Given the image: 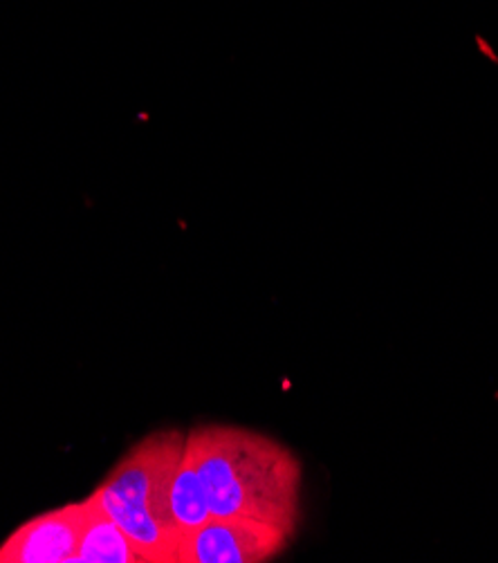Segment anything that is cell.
Listing matches in <instances>:
<instances>
[{"label": "cell", "instance_id": "1", "mask_svg": "<svg viewBox=\"0 0 498 563\" xmlns=\"http://www.w3.org/2000/svg\"><path fill=\"white\" fill-rule=\"evenodd\" d=\"M211 517L254 519L297 534L303 467L281 442L252 429L204 424L187 433Z\"/></svg>", "mask_w": 498, "mask_h": 563}, {"label": "cell", "instance_id": "2", "mask_svg": "<svg viewBox=\"0 0 498 563\" xmlns=\"http://www.w3.org/2000/svg\"><path fill=\"white\" fill-rule=\"evenodd\" d=\"M187 449V433L153 431L140 440L106 481L95 500L131 539L146 563H176L182 534L171 517V483Z\"/></svg>", "mask_w": 498, "mask_h": 563}, {"label": "cell", "instance_id": "3", "mask_svg": "<svg viewBox=\"0 0 498 563\" xmlns=\"http://www.w3.org/2000/svg\"><path fill=\"white\" fill-rule=\"evenodd\" d=\"M295 537L254 519H215L185 534L176 563H263L279 556Z\"/></svg>", "mask_w": 498, "mask_h": 563}, {"label": "cell", "instance_id": "4", "mask_svg": "<svg viewBox=\"0 0 498 563\" xmlns=\"http://www.w3.org/2000/svg\"><path fill=\"white\" fill-rule=\"evenodd\" d=\"M84 523V500L47 510L0 545V563H73Z\"/></svg>", "mask_w": 498, "mask_h": 563}, {"label": "cell", "instance_id": "5", "mask_svg": "<svg viewBox=\"0 0 498 563\" xmlns=\"http://www.w3.org/2000/svg\"><path fill=\"white\" fill-rule=\"evenodd\" d=\"M73 563H146L126 532L106 515L90 494L84 500V523Z\"/></svg>", "mask_w": 498, "mask_h": 563}, {"label": "cell", "instance_id": "6", "mask_svg": "<svg viewBox=\"0 0 498 563\" xmlns=\"http://www.w3.org/2000/svg\"><path fill=\"white\" fill-rule=\"evenodd\" d=\"M169 505H171V517L176 521V528L182 537L196 532L211 519V510H209L202 481L196 472L191 456L187 454V449H185V456L180 461L178 474L171 483Z\"/></svg>", "mask_w": 498, "mask_h": 563}]
</instances>
